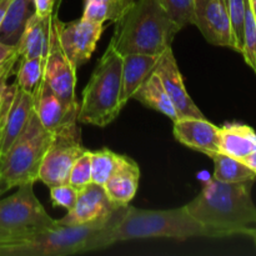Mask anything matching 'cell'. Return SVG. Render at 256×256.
I'll list each match as a JSON object with an SVG mask.
<instances>
[{"mask_svg": "<svg viewBox=\"0 0 256 256\" xmlns=\"http://www.w3.org/2000/svg\"><path fill=\"white\" fill-rule=\"evenodd\" d=\"M252 184V180L222 182L212 178L185 208L204 226L208 238H250L256 229Z\"/></svg>", "mask_w": 256, "mask_h": 256, "instance_id": "1", "label": "cell"}, {"mask_svg": "<svg viewBox=\"0 0 256 256\" xmlns=\"http://www.w3.org/2000/svg\"><path fill=\"white\" fill-rule=\"evenodd\" d=\"M208 238L206 230L184 206L168 210H146L122 208L118 216L106 226L104 242L106 248L115 242L139 239H175Z\"/></svg>", "mask_w": 256, "mask_h": 256, "instance_id": "2", "label": "cell"}, {"mask_svg": "<svg viewBox=\"0 0 256 256\" xmlns=\"http://www.w3.org/2000/svg\"><path fill=\"white\" fill-rule=\"evenodd\" d=\"M182 28L169 16L159 0H138L115 22L110 44L122 55L156 54L172 48Z\"/></svg>", "mask_w": 256, "mask_h": 256, "instance_id": "3", "label": "cell"}, {"mask_svg": "<svg viewBox=\"0 0 256 256\" xmlns=\"http://www.w3.org/2000/svg\"><path fill=\"white\" fill-rule=\"evenodd\" d=\"M120 209L105 222L78 226L58 224L50 229L32 232L25 239L8 245L2 256H66L105 249V228L114 220Z\"/></svg>", "mask_w": 256, "mask_h": 256, "instance_id": "4", "label": "cell"}, {"mask_svg": "<svg viewBox=\"0 0 256 256\" xmlns=\"http://www.w3.org/2000/svg\"><path fill=\"white\" fill-rule=\"evenodd\" d=\"M122 68V55L109 42L82 90L78 122L104 128L119 116Z\"/></svg>", "mask_w": 256, "mask_h": 256, "instance_id": "5", "label": "cell"}, {"mask_svg": "<svg viewBox=\"0 0 256 256\" xmlns=\"http://www.w3.org/2000/svg\"><path fill=\"white\" fill-rule=\"evenodd\" d=\"M52 136L32 110L19 136L0 155V182L8 190L39 180L40 165Z\"/></svg>", "mask_w": 256, "mask_h": 256, "instance_id": "6", "label": "cell"}, {"mask_svg": "<svg viewBox=\"0 0 256 256\" xmlns=\"http://www.w3.org/2000/svg\"><path fill=\"white\" fill-rule=\"evenodd\" d=\"M86 150L82 142L78 122L62 126L52 134L40 165L39 180L49 188L68 182L72 164Z\"/></svg>", "mask_w": 256, "mask_h": 256, "instance_id": "7", "label": "cell"}, {"mask_svg": "<svg viewBox=\"0 0 256 256\" xmlns=\"http://www.w3.org/2000/svg\"><path fill=\"white\" fill-rule=\"evenodd\" d=\"M32 182L18 186L8 198H0V226L14 232H30L58 225L38 200Z\"/></svg>", "mask_w": 256, "mask_h": 256, "instance_id": "8", "label": "cell"}, {"mask_svg": "<svg viewBox=\"0 0 256 256\" xmlns=\"http://www.w3.org/2000/svg\"><path fill=\"white\" fill-rule=\"evenodd\" d=\"M104 32V24L80 18L69 22H58V36L62 52L75 69L89 62Z\"/></svg>", "mask_w": 256, "mask_h": 256, "instance_id": "9", "label": "cell"}, {"mask_svg": "<svg viewBox=\"0 0 256 256\" xmlns=\"http://www.w3.org/2000/svg\"><path fill=\"white\" fill-rule=\"evenodd\" d=\"M58 12L52 18V32L49 50L45 56L44 79L52 92L66 105L78 104L75 99V84H76V69L72 65L60 45L58 36Z\"/></svg>", "mask_w": 256, "mask_h": 256, "instance_id": "10", "label": "cell"}, {"mask_svg": "<svg viewBox=\"0 0 256 256\" xmlns=\"http://www.w3.org/2000/svg\"><path fill=\"white\" fill-rule=\"evenodd\" d=\"M32 110V92L22 90L15 82L6 85L0 104V155L19 136Z\"/></svg>", "mask_w": 256, "mask_h": 256, "instance_id": "11", "label": "cell"}, {"mask_svg": "<svg viewBox=\"0 0 256 256\" xmlns=\"http://www.w3.org/2000/svg\"><path fill=\"white\" fill-rule=\"evenodd\" d=\"M120 208L122 206L114 204L109 199L102 185L90 182L86 186L79 189L74 206L68 210L65 216L56 222L59 225L65 226H78L96 222H105L112 219Z\"/></svg>", "mask_w": 256, "mask_h": 256, "instance_id": "12", "label": "cell"}, {"mask_svg": "<svg viewBox=\"0 0 256 256\" xmlns=\"http://www.w3.org/2000/svg\"><path fill=\"white\" fill-rule=\"evenodd\" d=\"M194 25L208 42L234 50L226 0H194Z\"/></svg>", "mask_w": 256, "mask_h": 256, "instance_id": "13", "label": "cell"}, {"mask_svg": "<svg viewBox=\"0 0 256 256\" xmlns=\"http://www.w3.org/2000/svg\"><path fill=\"white\" fill-rule=\"evenodd\" d=\"M32 105L38 119L49 132L54 134L70 122H78L79 102L66 105L42 78L32 92Z\"/></svg>", "mask_w": 256, "mask_h": 256, "instance_id": "14", "label": "cell"}, {"mask_svg": "<svg viewBox=\"0 0 256 256\" xmlns=\"http://www.w3.org/2000/svg\"><path fill=\"white\" fill-rule=\"evenodd\" d=\"M159 75L164 89L174 104L179 118H205L185 89L182 75L178 66L172 48L165 50L154 70Z\"/></svg>", "mask_w": 256, "mask_h": 256, "instance_id": "15", "label": "cell"}, {"mask_svg": "<svg viewBox=\"0 0 256 256\" xmlns=\"http://www.w3.org/2000/svg\"><path fill=\"white\" fill-rule=\"evenodd\" d=\"M172 132L180 144L210 156L219 152V126L205 118H179Z\"/></svg>", "mask_w": 256, "mask_h": 256, "instance_id": "16", "label": "cell"}, {"mask_svg": "<svg viewBox=\"0 0 256 256\" xmlns=\"http://www.w3.org/2000/svg\"><path fill=\"white\" fill-rule=\"evenodd\" d=\"M139 180V165L132 158L119 154L112 175L102 186L114 204L125 206L136 195Z\"/></svg>", "mask_w": 256, "mask_h": 256, "instance_id": "17", "label": "cell"}, {"mask_svg": "<svg viewBox=\"0 0 256 256\" xmlns=\"http://www.w3.org/2000/svg\"><path fill=\"white\" fill-rule=\"evenodd\" d=\"M162 54H126L122 55V92L120 106L128 104L132 95L152 75L156 68Z\"/></svg>", "mask_w": 256, "mask_h": 256, "instance_id": "18", "label": "cell"}, {"mask_svg": "<svg viewBox=\"0 0 256 256\" xmlns=\"http://www.w3.org/2000/svg\"><path fill=\"white\" fill-rule=\"evenodd\" d=\"M54 12L48 16H40L35 12L28 20L16 45L19 58L32 59V58L46 56L50 39H52Z\"/></svg>", "mask_w": 256, "mask_h": 256, "instance_id": "19", "label": "cell"}, {"mask_svg": "<svg viewBox=\"0 0 256 256\" xmlns=\"http://www.w3.org/2000/svg\"><path fill=\"white\" fill-rule=\"evenodd\" d=\"M256 149V132L240 122H228L219 126V152L244 159Z\"/></svg>", "mask_w": 256, "mask_h": 256, "instance_id": "20", "label": "cell"}, {"mask_svg": "<svg viewBox=\"0 0 256 256\" xmlns=\"http://www.w3.org/2000/svg\"><path fill=\"white\" fill-rule=\"evenodd\" d=\"M35 14L32 0H10L0 25V42L16 48L28 20Z\"/></svg>", "mask_w": 256, "mask_h": 256, "instance_id": "21", "label": "cell"}, {"mask_svg": "<svg viewBox=\"0 0 256 256\" xmlns=\"http://www.w3.org/2000/svg\"><path fill=\"white\" fill-rule=\"evenodd\" d=\"M132 99L142 102L144 106L162 112L172 122L179 119L172 99L168 95L166 90L164 89L159 75L155 72H152V75L142 82V86L135 92Z\"/></svg>", "mask_w": 256, "mask_h": 256, "instance_id": "22", "label": "cell"}, {"mask_svg": "<svg viewBox=\"0 0 256 256\" xmlns=\"http://www.w3.org/2000/svg\"><path fill=\"white\" fill-rule=\"evenodd\" d=\"M135 0H84L82 16L90 22H116L129 12Z\"/></svg>", "mask_w": 256, "mask_h": 256, "instance_id": "23", "label": "cell"}, {"mask_svg": "<svg viewBox=\"0 0 256 256\" xmlns=\"http://www.w3.org/2000/svg\"><path fill=\"white\" fill-rule=\"evenodd\" d=\"M209 158L214 162V179L222 182H242L249 180L255 182L256 174L242 160L222 152H214Z\"/></svg>", "mask_w": 256, "mask_h": 256, "instance_id": "24", "label": "cell"}, {"mask_svg": "<svg viewBox=\"0 0 256 256\" xmlns=\"http://www.w3.org/2000/svg\"><path fill=\"white\" fill-rule=\"evenodd\" d=\"M44 64L45 58H32V59L19 58V66L15 70L16 75L15 82L18 86L32 94L35 88L44 78Z\"/></svg>", "mask_w": 256, "mask_h": 256, "instance_id": "25", "label": "cell"}, {"mask_svg": "<svg viewBox=\"0 0 256 256\" xmlns=\"http://www.w3.org/2000/svg\"><path fill=\"white\" fill-rule=\"evenodd\" d=\"M116 152H112L108 148L90 152V162H92V182L104 185L112 175L118 160Z\"/></svg>", "mask_w": 256, "mask_h": 256, "instance_id": "26", "label": "cell"}, {"mask_svg": "<svg viewBox=\"0 0 256 256\" xmlns=\"http://www.w3.org/2000/svg\"><path fill=\"white\" fill-rule=\"evenodd\" d=\"M246 4L248 0H226L230 24H232V39H234V50L238 52H242V49Z\"/></svg>", "mask_w": 256, "mask_h": 256, "instance_id": "27", "label": "cell"}, {"mask_svg": "<svg viewBox=\"0 0 256 256\" xmlns=\"http://www.w3.org/2000/svg\"><path fill=\"white\" fill-rule=\"evenodd\" d=\"M240 54L244 58L245 62L256 74V20L250 8L249 0H248L246 12H245L244 39H242V49Z\"/></svg>", "mask_w": 256, "mask_h": 256, "instance_id": "28", "label": "cell"}, {"mask_svg": "<svg viewBox=\"0 0 256 256\" xmlns=\"http://www.w3.org/2000/svg\"><path fill=\"white\" fill-rule=\"evenodd\" d=\"M169 16L179 25L185 28L194 25V0H159Z\"/></svg>", "mask_w": 256, "mask_h": 256, "instance_id": "29", "label": "cell"}, {"mask_svg": "<svg viewBox=\"0 0 256 256\" xmlns=\"http://www.w3.org/2000/svg\"><path fill=\"white\" fill-rule=\"evenodd\" d=\"M72 186L82 189L92 182V162H90V150H86L80 158L75 160L69 172V180Z\"/></svg>", "mask_w": 256, "mask_h": 256, "instance_id": "30", "label": "cell"}, {"mask_svg": "<svg viewBox=\"0 0 256 256\" xmlns=\"http://www.w3.org/2000/svg\"><path fill=\"white\" fill-rule=\"evenodd\" d=\"M78 192L79 190L72 186L69 182H65V184L50 186V199L55 208H62L68 212L74 206L78 199Z\"/></svg>", "mask_w": 256, "mask_h": 256, "instance_id": "31", "label": "cell"}, {"mask_svg": "<svg viewBox=\"0 0 256 256\" xmlns=\"http://www.w3.org/2000/svg\"><path fill=\"white\" fill-rule=\"evenodd\" d=\"M19 62V54L12 55L10 59L0 64V92H4L8 85V79L15 74L16 70V64Z\"/></svg>", "mask_w": 256, "mask_h": 256, "instance_id": "32", "label": "cell"}, {"mask_svg": "<svg viewBox=\"0 0 256 256\" xmlns=\"http://www.w3.org/2000/svg\"><path fill=\"white\" fill-rule=\"evenodd\" d=\"M32 232H14V230H9V229H5V228L0 226V256H2V250H4L8 245L25 239V238L29 236Z\"/></svg>", "mask_w": 256, "mask_h": 256, "instance_id": "33", "label": "cell"}, {"mask_svg": "<svg viewBox=\"0 0 256 256\" xmlns=\"http://www.w3.org/2000/svg\"><path fill=\"white\" fill-rule=\"evenodd\" d=\"M35 5V12L40 16H48L54 12L55 0H32Z\"/></svg>", "mask_w": 256, "mask_h": 256, "instance_id": "34", "label": "cell"}, {"mask_svg": "<svg viewBox=\"0 0 256 256\" xmlns=\"http://www.w3.org/2000/svg\"><path fill=\"white\" fill-rule=\"evenodd\" d=\"M15 54H18L16 48L0 42V64L6 62L8 59H10V58Z\"/></svg>", "mask_w": 256, "mask_h": 256, "instance_id": "35", "label": "cell"}, {"mask_svg": "<svg viewBox=\"0 0 256 256\" xmlns=\"http://www.w3.org/2000/svg\"><path fill=\"white\" fill-rule=\"evenodd\" d=\"M242 162H244V164L246 165V166L249 168L252 172H254L256 174V149L254 150V152H250L249 155H246L244 159H242Z\"/></svg>", "mask_w": 256, "mask_h": 256, "instance_id": "36", "label": "cell"}, {"mask_svg": "<svg viewBox=\"0 0 256 256\" xmlns=\"http://www.w3.org/2000/svg\"><path fill=\"white\" fill-rule=\"evenodd\" d=\"M10 0H0V25H2V19H4V15L6 12L8 6H9Z\"/></svg>", "mask_w": 256, "mask_h": 256, "instance_id": "37", "label": "cell"}, {"mask_svg": "<svg viewBox=\"0 0 256 256\" xmlns=\"http://www.w3.org/2000/svg\"><path fill=\"white\" fill-rule=\"evenodd\" d=\"M249 4H250V8H252V14H254L255 20H256V0H249Z\"/></svg>", "mask_w": 256, "mask_h": 256, "instance_id": "38", "label": "cell"}, {"mask_svg": "<svg viewBox=\"0 0 256 256\" xmlns=\"http://www.w3.org/2000/svg\"><path fill=\"white\" fill-rule=\"evenodd\" d=\"M8 192V188L6 186H5V185L4 184H2V182H0V196H2V194H4V192Z\"/></svg>", "mask_w": 256, "mask_h": 256, "instance_id": "39", "label": "cell"}, {"mask_svg": "<svg viewBox=\"0 0 256 256\" xmlns=\"http://www.w3.org/2000/svg\"><path fill=\"white\" fill-rule=\"evenodd\" d=\"M250 238H252V242H255V245H256V229L254 230V232H252V235H250Z\"/></svg>", "mask_w": 256, "mask_h": 256, "instance_id": "40", "label": "cell"}]
</instances>
